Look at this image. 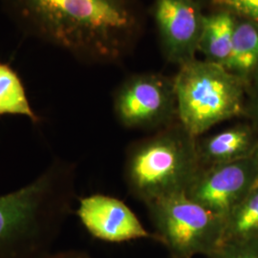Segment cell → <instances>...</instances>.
Here are the masks:
<instances>
[{
	"label": "cell",
	"mask_w": 258,
	"mask_h": 258,
	"mask_svg": "<svg viewBox=\"0 0 258 258\" xmlns=\"http://www.w3.org/2000/svg\"><path fill=\"white\" fill-rule=\"evenodd\" d=\"M113 110L126 128H164L178 120L174 79L164 75L127 78L113 94Z\"/></svg>",
	"instance_id": "obj_6"
},
{
	"label": "cell",
	"mask_w": 258,
	"mask_h": 258,
	"mask_svg": "<svg viewBox=\"0 0 258 258\" xmlns=\"http://www.w3.org/2000/svg\"><path fill=\"white\" fill-rule=\"evenodd\" d=\"M257 174L258 149L240 160L201 167L185 194L225 220L252 189Z\"/></svg>",
	"instance_id": "obj_7"
},
{
	"label": "cell",
	"mask_w": 258,
	"mask_h": 258,
	"mask_svg": "<svg viewBox=\"0 0 258 258\" xmlns=\"http://www.w3.org/2000/svg\"><path fill=\"white\" fill-rule=\"evenodd\" d=\"M23 37L88 65L119 64L142 31L137 0H0Z\"/></svg>",
	"instance_id": "obj_1"
},
{
	"label": "cell",
	"mask_w": 258,
	"mask_h": 258,
	"mask_svg": "<svg viewBox=\"0 0 258 258\" xmlns=\"http://www.w3.org/2000/svg\"><path fill=\"white\" fill-rule=\"evenodd\" d=\"M159 240L173 258L211 256L221 245L224 219L186 194L148 204Z\"/></svg>",
	"instance_id": "obj_5"
},
{
	"label": "cell",
	"mask_w": 258,
	"mask_h": 258,
	"mask_svg": "<svg viewBox=\"0 0 258 258\" xmlns=\"http://www.w3.org/2000/svg\"><path fill=\"white\" fill-rule=\"evenodd\" d=\"M258 143L252 130L236 125L220 132L197 138V153L201 167L233 162L253 154Z\"/></svg>",
	"instance_id": "obj_10"
},
{
	"label": "cell",
	"mask_w": 258,
	"mask_h": 258,
	"mask_svg": "<svg viewBox=\"0 0 258 258\" xmlns=\"http://www.w3.org/2000/svg\"><path fill=\"white\" fill-rule=\"evenodd\" d=\"M258 239V187L252 188L224 220L222 244Z\"/></svg>",
	"instance_id": "obj_14"
},
{
	"label": "cell",
	"mask_w": 258,
	"mask_h": 258,
	"mask_svg": "<svg viewBox=\"0 0 258 258\" xmlns=\"http://www.w3.org/2000/svg\"><path fill=\"white\" fill-rule=\"evenodd\" d=\"M255 187H258V174L256 176V179H255V182H254V184H253V187L252 188H255Z\"/></svg>",
	"instance_id": "obj_19"
},
{
	"label": "cell",
	"mask_w": 258,
	"mask_h": 258,
	"mask_svg": "<svg viewBox=\"0 0 258 258\" xmlns=\"http://www.w3.org/2000/svg\"><path fill=\"white\" fill-rule=\"evenodd\" d=\"M209 258H258V239L223 243Z\"/></svg>",
	"instance_id": "obj_15"
},
{
	"label": "cell",
	"mask_w": 258,
	"mask_h": 258,
	"mask_svg": "<svg viewBox=\"0 0 258 258\" xmlns=\"http://www.w3.org/2000/svg\"><path fill=\"white\" fill-rule=\"evenodd\" d=\"M74 164L55 158L31 183L0 194V258H43L53 251L75 199Z\"/></svg>",
	"instance_id": "obj_2"
},
{
	"label": "cell",
	"mask_w": 258,
	"mask_h": 258,
	"mask_svg": "<svg viewBox=\"0 0 258 258\" xmlns=\"http://www.w3.org/2000/svg\"><path fill=\"white\" fill-rule=\"evenodd\" d=\"M256 78V92H255V98H254V102H253V111H254V115L258 120V72L255 75Z\"/></svg>",
	"instance_id": "obj_18"
},
{
	"label": "cell",
	"mask_w": 258,
	"mask_h": 258,
	"mask_svg": "<svg viewBox=\"0 0 258 258\" xmlns=\"http://www.w3.org/2000/svg\"><path fill=\"white\" fill-rule=\"evenodd\" d=\"M77 216L92 237L103 242L155 239L128 206L113 196L96 194L81 198Z\"/></svg>",
	"instance_id": "obj_9"
},
{
	"label": "cell",
	"mask_w": 258,
	"mask_h": 258,
	"mask_svg": "<svg viewBox=\"0 0 258 258\" xmlns=\"http://www.w3.org/2000/svg\"><path fill=\"white\" fill-rule=\"evenodd\" d=\"M236 16L230 11H218L204 16L198 51L207 61L226 67L231 55Z\"/></svg>",
	"instance_id": "obj_11"
},
{
	"label": "cell",
	"mask_w": 258,
	"mask_h": 258,
	"mask_svg": "<svg viewBox=\"0 0 258 258\" xmlns=\"http://www.w3.org/2000/svg\"><path fill=\"white\" fill-rule=\"evenodd\" d=\"M200 169L197 138L176 120L129 148L124 180L130 192L148 205L186 194Z\"/></svg>",
	"instance_id": "obj_3"
},
{
	"label": "cell",
	"mask_w": 258,
	"mask_h": 258,
	"mask_svg": "<svg viewBox=\"0 0 258 258\" xmlns=\"http://www.w3.org/2000/svg\"><path fill=\"white\" fill-rule=\"evenodd\" d=\"M5 116L24 117L34 125L43 118L34 109L25 84L18 71L8 62L0 61V119Z\"/></svg>",
	"instance_id": "obj_13"
},
{
	"label": "cell",
	"mask_w": 258,
	"mask_h": 258,
	"mask_svg": "<svg viewBox=\"0 0 258 258\" xmlns=\"http://www.w3.org/2000/svg\"><path fill=\"white\" fill-rule=\"evenodd\" d=\"M43 258H93L87 252L78 249H68L61 251H52Z\"/></svg>",
	"instance_id": "obj_17"
},
{
	"label": "cell",
	"mask_w": 258,
	"mask_h": 258,
	"mask_svg": "<svg viewBox=\"0 0 258 258\" xmlns=\"http://www.w3.org/2000/svg\"><path fill=\"white\" fill-rule=\"evenodd\" d=\"M174 79L179 122L195 138L243 111L246 82L220 65L192 60Z\"/></svg>",
	"instance_id": "obj_4"
},
{
	"label": "cell",
	"mask_w": 258,
	"mask_h": 258,
	"mask_svg": "<svg viewBox=\"0 0 258 258\" xmlns=\"http://www.w3.org/2000/svg\"><path fill=\"white\" fill-rule=\"evenodd\" d=\"M245 82L258 72V26L236 17L231 55L225 67Z\"/></svg>",
	"instance_id": "obj_12"
},
{
	"label": "cell",
	"mask_w": 258,
	"mask_h": 258,
	"mask_svg": "<svg viewBox=\"0 0 258 258\" xmlns=\"http://www.w3.org/2000/svg\"><path fill=\"white\" fill-rule=\"evenodd\" d=\"M204 16L197 0H155L154 19L169 62L181 66L195 58Z\"/></svg>",
	"instance_id": "obj_8"
},
{
	"label": "cell",
	"mask_w": 258,
	"mask_h": 258,
	"mask_svg": "<svg viewBox=\"0 0 258 258\" xmlns=\"http://www.w3.org/2000/svg\"><path fill=\"white\" fill-rule=\"evenodd\" d=\"M212 3L218 9L228 10L258 26V0H212Z\"/></svg>",
	"instance_id": "obj_16"
}]
</instances>
